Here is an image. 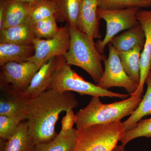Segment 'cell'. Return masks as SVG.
<instances>
[{"mask_svg": "<svg viewBox=\"0 0 151 151\" xmlns=\"http://www.w3.org/2000/svg\"><path fill=\"white\" fill-rule=\"evenodd\" d=\"M78 105L71 92L60 93L52 89L29 100L26 121L29 135L35 144L53 139L57 135L55 127L60 114Z\"/></svg>", "mask_w": 151, "mask_h": 151, "instance_id": "1", "label": "cell"}, {"mask_svg": "<svg viewBox=\"0 0 151 151\" xmlns=\"http://www.w3.org/2000/svg\"><path fill=\"white\" fill-rule=\"evenodd\" d=\"M142 97L133 94L122 101L105 104L101 102L100 97H92L89 104L76 114V129L121 121L133 113L142 101Z\"/></svg>", "mask_w": 151, "mask_h": 151, "instance_id": "2", "label": "cell"}, {"mask_svg": "<svg viewBox=\"0 0 151 151\" xmlns=\"http://www.w3.org/2000/svg\"><path fill=\"white\" fill-rule=\"evenodd\" d=\"M68 26L70 44L69 50L64 55L66 62L81 68L97 84L103 76L102 61L106 57L97 51L93 38L76 28Z\"/></svg>", "mask_w": 151, "mask_h": 151, "instance_id": "3", "label": "cell"}, {"mask_svg": "<svg viewBox=\"0 0 151 151\" xmlns=\"http://www.w3.org/2000/svg\"><path fill=\"white\" fill-rule=\"evenodd\" d=\"M125 132L121 121L76 129L71 151H112Z\"/></svg>", "mask_w": 151, "mask_h": 151, "instance_id": "4", "label": "cell"}, {"mask_svg": "<svg viewBox=\"0 0 151 151\" xmlns=\"http://www.w3.org/2000/svg\"><path fill=\"white\" fill-rule=\"evenodd\" d=\"M57 66L55 71L48 89L62 92L73 91L81 95H89L92 97H117L128 98L129 94H121L103 89L97 84L84 80L71 69L68 64L64 55L58 57Z\"/></svg>", "mask_w": 151, "mask_h": 151, "instance_id": "5", "label": "cell"}, {"mask_svg": "<svg viewBox=\"0 0 151 151\" xmlns=\"http://www.w3.org/2000/svg\"><path fill=\"white\" fill-rule=\"evenodd\" d=\"M39 69L33 63L9 62L1 66V92L21 94L27 89L34 75Z\"/></svg>", "mask_w": 151, "mask_h": 151, "instance_id": "6", "label": "cell"}, {"mask_svg": "<svg viewBox=\"0 0 151 151\" xmlns=\"http://www.w3.org/2000/svg\"><path fill=\"white\" fill-rule=\"evenodd\" d=\"M140 8H130L121 10H105L98 8L97 14L100 19H103L107 24L105 37L95 43L97 51L103 54L105 46L120 32L129 29L140 24L137 14Z\"/></svg>", "mask_w": 151, "mask_h": 151, "instance_id": "7", "label": "cell"}, {"mask_svg": "<svg viewBox=\"0 0 151 151\" xmlns=\"http://www.w3.org/2000/svg\"><path fill=\"white\" fill-rule=\"evenodd\" d=\"M109 54L103 61L105 70L103 76L97 84V86L108 89L112 87L125 88L130 95L137 89L139 84L126 73L119 57V52L111 43L108 44Z\"/></svg>", "mask_w": 151, "mask_h": 151, "instance_id": "8", "label": "cell"}, {"mask_svg": "<svg viewBox=\"0 0 151 151\" xmlns=\"http://www.w3.org/2000/svg\"><path fill=\"white\" fill-rule=\"evenodd\" d=\"M35 50L33 55L27 61L33 63L40 68L45 63L52 58L65 55L70 47V33L66 23L56 36L49 39L36 38L33 42Z\"/></svg>", "mask_w": 151, "mask_h": 151, "instance_id": "9", "label": "cell"}, {"mask_svg": "<svg viewBox=\"0 0 151 151\" xmlns=\"http://www.w3.org/2000/svg\"><path fill=\"white\" fill-rule=\"evenodd\" d=\"M32 4L19 0H0V30L21 24L29 18Z\"/></svg>", "mask_w": 151, "mask_h": 151, "instance_id": "10", "label": "cell"}, {"mask_svg": "<svg viewBox=\"0 0 151 151\" xmlns=\"http://www.w3.org/2000/svg\"><path fill=\"white\" fill-rule=\"evenodd\" d=\"M137 17L145 32V40L141 55L140 80L138 89L134 94L142 97L146 78L150 72V63L151 54V10L140 9L138 11Z\"/></svg>", "mask_w": 151, "mask_h": 151, "instance_id": "11", "label": "cell"}, {"mask_svg": "<svg viewBox=\"0 0 151 151\" xmlns=\"http://www.w3.org/2000/svg\"><path fill=\"white\" fill-rule=\"evenodd\" d=\"M98 9L97 0H82L77 20L76 28L93 39L102 38Z\"/></svg>", "mask_w": 151, "mask_h": 151, "instance_id": "12", "label": "cell"}, {"mask_svg": "<svg viewBox=\"0 0 151 151\" xmlns=\"http://www.w3.org/2000/svg\"><path fill=\"white\" fill-rule=\"evenodd\" d=\"M57 57L49 60L34 75L27 89L21 95L28 100L37 97L48 89L57 66Z\"/></svg>", "mask_w": 151, "mask_h": 151, "instance_id": "13", "label": "cell"}, {"mask_svg": "<svg viewBox=\"0 0 151 151\" xmlns=\"http://www.w3.org/2000/svg\"><path fill=\"white\" fill-rule=\"evenodd\" d=\"M2 92L0 99V115L26 121L29 100L21 94Z\"/></svg>", "mask_w": 151, "mask_h": 151, "instance_id": "14", "label": "cell"}, {"mask_svg": "<svg viewBox=\"0 0 151 151\" xmlns=\"http://www.w3.org/2000/svg\"><path fill=\"white\" fill-rule=\"evenodd\" d=\"M35 38L32 22L29 18L21 24L0 30V43L28 45L33 44Z\"/></svg>", "mask_w": 151, "mask_h": 151, "instance_id": "15", "label": "cell"}, {"mask_svg": "<svg viewBox=\"0 0 151 151\" xmlns=\"http://www.w3.org/2000/svg\"><path fill=\"white\" fill-rule=\"evenodd\" d=\"M145 40V32L140 24L119 35L115 36L110 43L118 51L125 52L137 47L144 48Z\"/></svg>", "mask_w": 151, "mask_h": 151, "instance_id": "16", "label": "cell"}, {"mask_svg": "<svg viewBox=\"0 0 151 151\" xmlns=\"http://www.w3.org/2000/svg\"><path fill=\"white\" fill-rule=\"evenodd\" d=\"M35 52L33 44L0 43V66L9 62H26Z\"/></svg>", "mask_w": 151, "mask_h": 151, "instance_id": "17", "label": "cell"}, {"mask_svg": "<svg viewBox=\"0 0 151 151\" xmlns=\"http://www.w3.org/2000/svg\"><path fill=\"white\" fill-rule=\"evenodd\" d=\"M56 13L57 21L66 22L73 27L77 28V20L82 0H54Z\"/></svg>", "mask_w": 151, "mask_h": 151, "instance_id": "18", "label": "cell"}, {"mask_svg": "<svg viewBox=\"0 0 151 151\" xmlns=\"http://www.w3.org/2000/svg\"><path fill=\"white\" fill-rule=\"evenodd\" d=\"M147 89L145 94L137 108L129 118L123 123L125 131H129L134 128L138 122L145 116L151 114V72L146 78Z\"/></svg>", "mask_w": 151, "mask_h": 151, "instance_id": "19", "label": "cell"}, {"mask_svg": "<svg viewBox=\"0 0 151 151\" xmlns=\"http://www.w3.org/2000/svg\"><path fill=\"white\" fill-rule=\"evenodd\" d=\"M35 144L28 134L27 121L22 122L16 132L7 141L4 151H35Z\"/></svg>", "mask_w": 151, "mask_h": 151, "instance_id": "20", "label": "cell"}, {"mask_svg": "<svg viewBox=\"0 0 151 151\" xmlns=\"http://www.w3.org/2000/svg\"><path fill=\"white\" fill-rule=\"evenodd\" d=\"M76 129L60 132L50 141L35 145V151H71L75 145Z\"/></svg>", "mask_w": 151, "mask_h": 151, "instance_id": "21", "label": "cell"}, {"mask_svg": "<svg viewBox=\"0 0 151 151\" xmlns=\"http://www.w3.org/2000/svg\"><path fill=\"white\" fill-rule=\"evenodd\" d=\"M143 50L140 47H137L129 51H118L126 73L139 84L140 80L141 55Z\"/></svg>", "mask_w": 151, "mask_h": 151, "instance_id": "22", "label": "cell"}, {"mask_svg": "<svg viewBox=\"0 0 151 151\" xmlns=\"http://www.w3.org/2000/svg\"><path fill=\"white\" fill-rule=\"evenodd\" d=\"M55 17L32 22V27L36 38L49 39L56 36L60 27L58 26Z\"/></svg>", "mask_w": 151, "mask_h": 151, "instance_id": "23", "label": "cell"}, {"mask_svg": "<svg viewBox=\"0 0 151 151\" xmlns=\"http://www.w3.org/2000/svg\"><path fill=\"white\" fill-rule=\"evenodd\" d=\"M97 2L98 8L105 10L151 7V0H97Z\"/></svg>", "mask_w": 151, "mask_h": 151, "instance_id": "24", "label": "cell"}, {"mask_svg": "<svg viewBox=\"0 0 151 151\" xmlns=\"http://www.w3.org/2000/svg\"><path fill=\"white\" fill-rule=\"evenodd\" d=\"M56 13L54 0H45L32 4L29 19L32 23L55 17Z\"/></svg>", "mask_w": 151, "mask_h": 151, "instance_id": "25", "label": "cell"}, {"mask_svg": "<svg viewBox=\"0 0 151 151\" xmlns=\"http://www.w3.org/2000/svg\"><path fill=\"white\" fill-rule=\"evenodd\" d=\"M150 115L151 116V114ZM141 137H151V117L150 119L140 120L134 128L125 132L120 141L125 146L132 140Z\"/></svg>", "mask_w": 151, "mask_h": 151, "instance_id": "26", "label": "cell"}, {"mask_svg": "<svg viewBox=\"0 0 151 151\" xmlns=\"http://www.w3.org/2000/svg\"><path fill=\"white\" fill-rule=\"evenodd\" d=\"M22 121L0 115V139L8 140L16 132Z\"/></svg>", "mask_w": 151, "mask_h": 151, "instance_id": "27", "label": "cell"}, {"mask_svg": "<svg viewBox=\"0 0 151 151\" xmlns=\"http://www.w3.org/2000/svg\"><path fill=\"white\" fill-rule=\"evenodd\" d=\"M66 114L63 118L61 121V129L60 132L68 133L73 129V126L77 120L76 114H74L73 109L66 111Z\"/></svg>", "mask_w": 151, "mask_h": 151, "instance_id": "28", "label": "cell"}, {"mask_svg": "<svg viewBox=\"0 0 151 151\" xmlns=\"http://www.w3.org/2000/svg\"><path fill=\"white\" fill-rule=\"evenodd\" d=\"M125 146L123 145H117L113 149L112 151H125Z\"/></svg>", "mask_w": 151, "mask_h": 151, "instance_id": "29", "label": "cell"}, {"mask_svg": "<svg viewBox=\"0 0 151 151\" xmlns=\"http://www.w3.org/2000/svg\"><path fill=\"white\" fill-rule=\"evenodd\" d=\"M21 1L29 3V4H33L37 2L41 1H45V0H19Z\"/></svg>", "mask_w": 151, "mask_h": 151, "instance_id": "30", "label": "cell"}, {"mask_svg": "<svg viewBox=\"0 0 151 151\" xmlns=\"http://www.w3.org/2000/svg\"><path fill=\"white\" fill-rule=\"evenodd\" d=\"M150 71L151 72V54L150 56Z\"/></svg>", "mask_w": 151, "mask_h": 151, "instance_id": "31", "label": "cell"}]
</instances>
